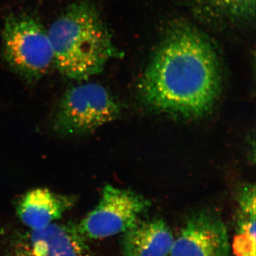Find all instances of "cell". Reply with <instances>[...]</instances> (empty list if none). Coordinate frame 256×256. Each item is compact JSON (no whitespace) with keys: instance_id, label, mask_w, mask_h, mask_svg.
Listing matches in <instances>:
<instances>
[{"instance_id":"obj_2","label":"cell","mask_w":256,"mask_h":256,"mask_svg":"<svg viewBox=\"0 0 256 256\" xmlns=\"http://www.w3.org/2000/svg\"><path fill=\"white\" fill-rule=\"evenodd\" d=\"M54 64L64 76L88 80L120 57L108 28L88 1L69 5L48 28Z\"/></svg>"},{"instance_id":"obj_5","label":"cell","mask_w":256,"mask_h":256,"mask_svg":"<svg viewBox=\"0 0 256 256\" xmlns=\"http://www.w3.org/2000/svg\"><path fill=\"white\" fill-rule=\"evenodd\" d=\"M151 206L150 202L130 190L107 184L98 204L77 225L86 239H102L124 233Z\"/></svg>"},{"instance_id":"obj_3","label":"cell","mask_w":256,"mask_h":256,"mask_svg":"<svg viewBox=\"0 0 256 256\" xmlns=\"http://www.w3.org/2000/svg\"><path fill=\"white\" fill-rule=\"evenodd\" d=\"M2 53L10 67L28 82L46 75L54 64L48 30L30 14H10L2 32Z\"/></svg>"},{"instance_id":"obj_4","label":"cell","mask_w":256,"mask_h":256,"mask_svg":"<svg viewBox=\"0 0 256 256\" xmlns=\"http://www.w3.org/2000/svg\"><path fill=\"white\" fill-rule=\"evenodd\" d=\"M120 112L119 104L110 92L100 84L87 82L64 92L52 126L60 136H82L114 120Z\"/></svg>"},{"instance_id":"obj_7","label":"cell","mask_w":256,"mask_h":256,"mask_svg":"<svg viewBox=\"0 0 256 256\" xmlns=\"http://www.w3.org/2000/svg\"><path fill=\"white\" fill-rule=\"evenodd\" d=\"M86 239L76 224H52L42 230L24 234L13 250L12 256H90Z\"/></svg>"},{"instance_id":"obj_6","label":"cell","mask_w":256,"mask_h":256,"mask_svg":"<svg viewBox=\"0 0 256 256\" xmlns=\"http://www.w3.org/2000/svg\"><path fill=\"white\" fill-rule=\"evenodd\" d=\"M228 229L220 216L204 210L190 217L174 238L169 256H230Z\"/></svg>"},{"instance_id":"obj_9","label":"cell","mask_w":256,"mask_h":256,"mask_svg":"<svg viewBox=\"0 0 256 256\" xmlns=\"http://www.w3.org/2000/svg\"><path fill=\"white\" fill-rule=\"evenodd\" d=\"M174 240L162 218H141L121 234V252L122 256H169Z\"/></svg>"},{"instance_id":"obj_1","label":"cell","mask_w":256,"mask_h":256,"mask_svg":"<svg viewBox=\"0 0 256 256\" xmlns=\"http://www.w3.org/2000/svg\"><path fill=\"white\" fill-rule=\"evenodd\" d=\"M215 47L188 25L172 28L160 44L139 84L143 100L161 112L186 118L207 114L220 90Z\"/></svg>"},{"instance_id":"obj_10","label":"cell","mask_w":256,"mask_h":256,"mask_svg":"<svg viewBox=\"0 0 256 256\" xmlns=\"http://www.w3.org/2000/svg\"><path fill=\"white\" fill-rule=\"evenodd\" d=\"M235 235L232 245L236 256H256V188L248 184L237 197Z\"/></svg>"},{"instance_id":"obj_11","label":"cell","mask_w":256,"mask_h":256,"mask_svg":"<svg viewBox=\"0 0 256 256\" xmlns=\"http://www.w3.org/2000/svg\"><path fill=\"white\" fill-rule=\"evenodd\" d=\"M210 10L230 21H245L254 18L256 0H202Z\"/></svg>"},{"instance_id":"obj_8","label":"cell","mask_w":256,"mask_h":256,"mask_svg":"<svg viewBox=\"0 0 256 256\" xmlns=\"http://www.w3.org/2000/svg\"><path fill=\"white\" fill-rule=\"evenodd\" d=\"M72 195L48 188H35L25 194L16 204L18 218L30 230H42L54 224L76 204Z\"/></svg>"}]
</instances>
